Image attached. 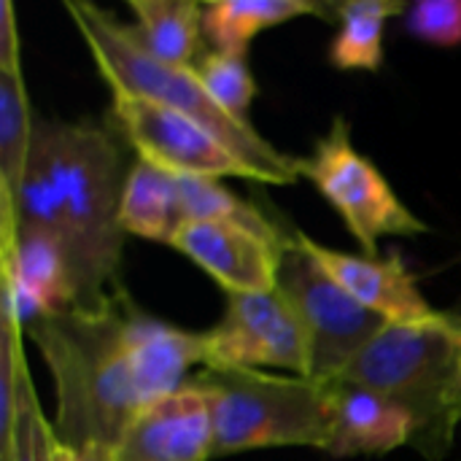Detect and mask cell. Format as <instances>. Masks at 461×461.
Segmentation results:
<instances>
[{"instance_id":"6da1fadb","label":"cell","mask_w":461,"mask_h":461,"mask_svg":"<svg viewBox=\"0 0 461 461\" xmlns=\"http://www.w3.org/2000/svg\"><path fill=\"white\" fill-rule=\"evenodd\" d=\"M54 378L62 446L119 451L130 424L205 367L208 335L173 327L116 289L100 308H68L24 327Z\"/></svg>"},{"instance_id":"7a4b0ae2","label":"cell","mask_w":461,"mask_h":461,"mask_svg":"<svg viewBox=\"0 0 461 461\" xmlns=\"http://www.w3.org/2000/svg\"><path fill=\"white\" fill-rule=\"evenodd\" d=\"M122 149L95 122L35 119L24 184L3 232L35 227L57 238L76 308H100L122 289Z\"/></svg>"},{"instance_id":"3957f363","label":"cell","mask_w":461,"mask_h":461,"mask_svg":"<svg viewBox=\"0 0 461 461\" xmlns=\"http://www.w3.org/2000/svg\"><path fill=\"white\" fill-rule=\"evenodd\" d=\"M65 11L89 46L95 65L113 95L140 97L173 108L211 135H216L254 176L265 184H292L303 178L305 159L278 151L249 122L227 113L203 86L192 68H176L157 59L132 27L86 0H65Z\"/></svg>"},{"instance_id":"277c9868","label":"cell","mask_w":461,"mask_h":461,"mask_svg":"<svg viewBox=\"0 0 461 461\" xmlns=\"http://www.w3.org/2000/svg\"><path fill=\"white\" fill-rule=\"evenodd\" d=\"M461 330L456 316L386 324L335 381L373 389L413 419V448L443 459L461 421Z\"/></svg>"},{"instance_id":"5b68a950","label":"cell","mask_w":461,"mask_h":461,"mask_svg":"<svg viewBox=\"0 0 461 461\" xmlns=\"http://www.w3.org/2000/svg\"><path fill=\"white\" fill-rule=\"evenodd\" d=\"M189 381L211 400L213 456L281 446L327 451L332 443L335 381L224 367H203Z\"/></svg>"},{"instance_id":"8992f818","label":"cell","mask_w":461,"mask_h":461,"mask_svg":"<svg viewBox=\"0 0 461 461\" xmlns=\"http://www.w3.org/2000/svg\"><path fill=\"white\" fill-rule=\"evenodd\" d=\"M278 292L300 316L311 346V378L335 381L343 367L386 327L359 305L297 240L286 238L278 267Z\"/></svg>"},{"instance_id":"52a82bcc","label":"cell","mask_w":461,"mask_h":461,"mask_svg":"<svg viewBox=\"0 0 461 461\" xmlns=\"http://www.w3.org/2000/svg\"><path fill=\"white\" fill-rule=\"evenodd\" d=\"M303 176L313 181L324 200L340 213L367 257H375L378 238L384 235L413 238L429 230L402 205L384 173L354 149L348 124L340 116L332 122L330 132L319 138L313 154L305 159Z\"/></svg>"},{"instance_id":"ba28073f","label":"cell","mask_w":461,"mask_h":461,"mask_svg":"<svg viewBox=\"0 0 461 461\" xmlns=\"http://www.w3.org/2000/svg\"><path fill=\"white\" fill-rule=\"evenodd\" d=\"M205 335V367H281L311 378V346L305 327L278 289L259 294H227L224 316Z\"/></svg>"},{"instance_id":"9c48e42d","label":"cell","mask_w":461,"mask_h":461,"mask_svg":"<svg viewBox=\"0 0 461 461\" xmlns=\"http://www.w3.org/2000/svg\"><path fill=\"white\" fill-rule=\"evenodd\" d=\"M113 116L140 159L176 176L254 178L251 170L203 124L151 100L113 95Z\"/></svg>"},{"instance_id":"30bf717a","label":"cell","mask_w":461,"mask_h":461,"mask_svg":"<svg viewBox=\"0 0 461 461\" xmlns=\"http://www.w3.org/2000/svg\"><path fill=\"white\" fill-rule=\"evenodd\" d=\"M0 238V308L14 313L22 330L35 319L76 308L68 265L54 235L14 227Z\"/></svg>"},{"instance_id":"8fae6325","label":"cell","mask_w":461,"mask_h":461,"mask_svg":"<svg viewBox=\"0 0 461 461\" xmlns=\"http://www.w3.org/2000/svg\"><path fill=\"white\" fill-rule=\"evenodd\" d=\"M170 246L200 265L227 294L278 289L284 243H273L230 221H184Z\"/></svg>"},{"instance_id":"7c38bea8","label":"cell","mask_w":461,"mask_h":461,"mask_svg":"<svg viewBox=\"0 0 461 461\" xmlns=\"http://www.w3.org/2000/svg\"><path fill=\"white\" fill-rule=\"evenodd\" d=\"M297 240L359 305L381 316L386 324H429L443 316L419 292L416 278L408 273L400 254L386 259L354 257L327 249L305 232H297Z\"/></svg>"},{"instance_id":"4fadbf2b","label":"cell","mask_w":461,"mask_h":461,"mask_svg":"<svg viewBox=\"0 0 461 461\" xmlns=\"http://www.w3.org/2000/svg\"><path fill=\"white\" fill-rule=\"evenodd\" d=\"M213 459V413L208 394L186 381L149 405L127 429L116 461Z\"/></svg>"},{"instance_id":"5bb4252c","label":"cell","mask_w":461,"mask_h":461,"mask_svg":"<svg viewBox=\"0 0 461 461\" xmlns=\"http://www.w3.org/2000/svg\"><path fill=\"white\" fill-rule=\"evenodd\" d=\"M413 419L373 389L335 381V435L327 454L384 456L413 443Z\"/></svg>"},{"instance_id":"9a60e30c","label":"cell","mask_w":461,"mask_h":461,"mask_svg":"<svg viewBox=\"0 0 461 461\" xmlns=\"http://www.w3.org/2000/svg\"><path fill=\"white\" fill-rule=\"evenodd\" d=\"M181 224L184 211L178 176L138 157L127 170L122 192L124 232L151 243H170Z\"/></svg>"},{"instance_id":"2e32d148","label":"cell","mask_w":461,"mask_h":461,"mask_svg":"<svg viewBox=\"0 0 461 461\" xmlns=\"http://www.w3.org/2000/svg\"><path fill=\"white\" fill-rule=\"evenodd\" d=\"M319 14H327V8L313 0H213L203 5V32L213 51L246 57L257 32Z\"/></svg>"},{"instance_id":"e0dca14e","label":"cell","mask_w":461,"mask_h":461,"mask_svg":"<svg viewBox=\"0 0 461 461\" xmlns=\"http://www.w3.org/2000/svg\"><path fill=\"white\" fill-rule=\"evenodd\" d=\"M138 41L162 62L194 68L203 41V5L194 0H130Z\"/></svg>"},{"instance_id":"ac0fdd59","label":"cell","mask_w":461,"mask_h":461,"mask_svg":"<svg viewBox=\"0 0 461 461\" xmlns=\"http://www.w3.org/2000/svg\"><path fill=\"white\" fill-rule=\"evenodd\" d=\"M338 32L330 43V62L338 70L375 73L384 65V27L392 16L405 14L400 0H351L332 5Z\"/></svg>"},{"instance_id":"d6986e66","label":"cell","mask_w":461,"mask_h":461,"mask_svg":"<svg viewBox=\"0 0 461 461\" xmlns=\"http://www.w3.org/2000/svg\"><path fill=\"white\" fill-rule=\"evenodd\" d=\"M35 119L30 113L27 89L19 70H0V221H5L19 200Z\"/></svg>"},{"instance_id":"ffe728a7","label":"cell","mask_w":461,"mask_h":461,"mask_svg":"<svg viewBox=\"0 0 461 461\" xmlns=\"http://www.w3.org/2000/svg\"><path fill=\"white\" fill-rule=\"evenodd\" d=\"M178 192H181L184 221H230L273 243H284L289 238L262 211H257L251 203L224 189L216 178L178 176Z\"/></svg>"},{"instance_id":"44dd1931","label":"cell","mask_w":461,"mask_h":461,"mask_svg":"<svg viewBox=\"0 0 461 461\" xmlns=\"http://www.w3.org/2000/svg\"><path fill=\"white\" fill-rule=\"evenodd\" d=\"M59 440L54 424L46 421L30 370L22 375L14 427L5 440H0V461H54Z\"/></svg>"},{"instance_id":"7402d4cb","label":"cell","mask_w":461,"mask_h":461,"mask_svg":"<svg viewBox=\"0 0 461 461\" xmlns=\"http://www.w3.org/2000/svg\"><path fill=\"white\" fill-rule=\"evenodd\" d=\"M211 97L235 119H246L251 100L257 97V81L246 65V57H230L221 51H211L200 57L192 68Z\"/></svg>"},{"instance_id":"603a6c76","label":"cell","mask_w":461,"mask_h":461,"mask_svg":"<svg viewBox=\"0 0 461 461\" xmlns=\"http://www.w3.org/2000/svg\"><path fill=\"white\" fill-rule=\"evenodd\" d=\"M405 30L440 49L461 46V0H419L408 5Z\"/></svg>"},{"instance_id":"cb8c5ba5","label":"cell","mask_w":461,"mask_h":461,"mask_svg":"<svg viewBox=\"0 0 461 461\" xmlns=\"http://www.w3.org/2000/svg\"><path fill=\"white\" fill-rule=\"evenodd\" d=\"M19 35H16V16L11 0L0 3V70H19Z\"/></svg>"},{"instance_id":"d4e9b609","label":"cell","mask_w":461,"mask_h":461,"mask_svg":"<svg viewBox=\"0 0 461 461\" xmlns=\"http://www.w3.org/2000/svg\"><path fill=\"white\" fill-rule=\"evenodd\" d=\"M54 461H116V451L105 446H86V448H70V446H57Z\"/></svg>"},{"instance_id":"484cf974","label":"cell","mask_w":461,"mask_h":461,"mask_svg":"<svg viewBox=\"0 0 461 461\" xmlns=\"http://www.w3.org/2000/svg\"><path fill=\"white\" fill-rule=\"evenodd\" d=\"M456 321H459V330H461V316H456ZM459 370H461V362H459Z\"/></svg>"}]
</instances>
